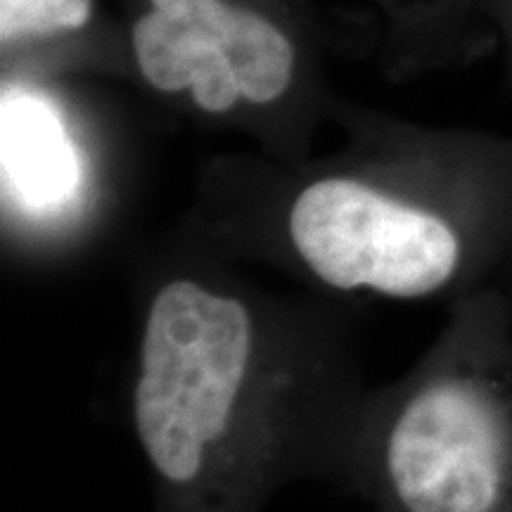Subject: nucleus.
<instances>
[{"label":"nucleus","mask_w":512,"mask_h":512,"mask_svg":"<svg viewBox=\"0 0 512 512\" xmlns=\"http://www.w3.org/2000/svg\"><path fill=\"white\" fill-rule=\"evenodd\" d=\"M358 306L275 290L192 230L147 249L124 411L155 512H264L302 479L342 486L370 389Z\"/></svg>","instance_id":"nucleus-1"},{"label":"nucleus","mask_w":512,"mask_h":512,"mask_svg":"<svg viewBox=\"0 0 512 512\" xmlns=\"http://www.w3.org/2000/svg\"><path fill=\"white\" fill-rule=\"evenodd\" d=\"M192 233L332 299L448 306L512 271V140L422 138L392 169L311 176Z\"/></svg>","instance_id":"nucleus-2"},{"label":"nucleus","mask_w":512,"mask_h":512,"mask_svg":"<svg viewBox=\"0 0 512 512\" xmlns=\"http://www.w3.org/2000/svg\"><path fill=\"white\" fill-rule=\"evenodd\" d=\"M446 309L418 361L363 401L339 489L373 512H512V294Z\"/></svg>","instance_id":"nucleus-3"},{"label":"nucleus","mask_w":512,"mask_h":512,"mask_svg":"<svg viewBox=\"0 0 512 512\" xmlns=\"http://www.w3.org/2000/svg\"><path fill=\"white\" fill-rule=\"evenodd\" d=\"M86 166L60 112L34 91L3 93L5 235L24 256H64L83 219Z\"/></svg>","instance_id":"nucleus-4"},{"label":"nucleus","mask_w":512,"mask_h":512,"mask_svg":"<svg viewBox=\"0 0 512 512\" xmlns=\"http://www.w3.org/2000/svg\"><path fill=\"white\" fill-rule=\"evenodd\" d=\"M216 41L233 64L247 107L268 110L290 93L294 48L271 19L254 10L228 5Z\"/></svg>","instance_id":"nucleus-5"},{"label":"nucleus","mask_w":512,"mask_h":512,"mask_svg":"<svg viewBox=\"0 0 512 512\" xmlns=\"http://www.w3.org/2000/svg\"><path fill=\"white\" fill-rule=\"evenodd\" d=\"M216 36L150 10L133 27V55L138 72L152 91L162 95H188L204 50Z\"/></svg>","instance_id":"nucleus-6"},{"label":"nucleus","mask_w":512,"mask_h":512,"mask_svg":"<svg viewBox=\"0 0 512 512\" xmlns=\"http://www.w3.org/2000/svg\"><path fill=\"white\" fill-rule=\"evenodd\" d=\"M93 0H0L3 43L50 31L81 29L91 19Z\"/></svg>","instance_id":"nucleus-7"},{"label":"nucleus","mask_w":512,"mask_h":512,"mask_svg":"<svg viewBox=\"0 0 512 512\" xmlns=\"http://www.w3.org/2000/svg\"><path fill=\"white\" fill-rule=\"evenodd\" d=\"M150 3L166 17L188 24L192 29L207 31L211 36H216L228 10L223 0H150Z\"/></svg>","instance_id":"nucleus-8"},{"label":"nucleus","mask_w":512,"mask_h":512,"mask_svg":"<svg viewBox=\"0 0 512 512\" xmlns=\"http://www.w3.org/2000/svg\"><path fill=\"white\" fill-rule=\"evenodd\" d=\"M503 290L512 294V273L508 275V278H505V283H503Z\"/></svg>","instance_id":"nucleus-9"}]
</instances>
